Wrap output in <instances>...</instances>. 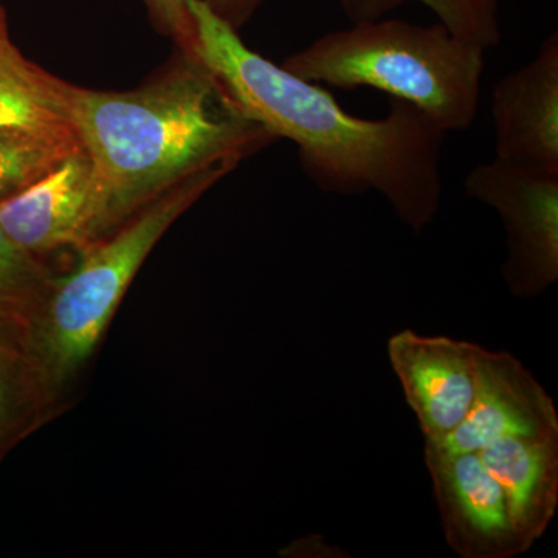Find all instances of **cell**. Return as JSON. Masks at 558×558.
Instances as JSON below:
<instances>
[{
    "mask_svg": "<svg viewBox=\"0 0 558 558\" xmlns=\"http://www.w3.org/2000/svg\"><path fill=\"white\" fill-rule=\"evenodd\" d=\"M208 9L240 32L266 0H204Z\"/></svg>",
    "mask_w": 558,
    "mask_h": 558,
    "instance_id": "cell-18",
    "label": "cell"
},
{
    "mask_svg": "<svg viewBox=\"0 0 558 558\" xmlns=\"http://www.w3.org/2000/svg\"><path fill=\"white\" fill-rule=\"evenodd\" d=\"M75 130L92 161L94 242L190 175L240 165L269 145V132L233 108L193 53L128 92L73 86Z\"/></svg>",
    "mask_w": 558,
    "mask_h": 558,
    "instance_id": "cell-2",
    "label": "cell"
},
{
    "mask_svg": "<svg viewBox=\"0 0 558 558\" xmlns=\"http://www.w3.org/2000/svg\"><path fill=\"white\" fill-rule=\"evenodd\" d=\"M484 51L440 22L381 17L322 36L286 58L282 68L315 84L385 92L449 134L469 130L478 113Z\"/></svg>",
    "mask_w": 558,
    "mask_h": 558,
    "instance_id": "cell-3",
    "label": "cell"
},
{
    "mask_svg": "<svg viewBox=\"0 0 558 558\" xmlns=\"http://www.w3.org/2000/svg\"><path fill=\"white\" fill-rule=\"evenodd\" d=\"M497 478L526 553L548 531L558 506V438L505 436L476 451Z\"/></svg>",
    "mask_w": 558,
    "mask_h": 558,
    "instance_id": "cell-11",
    "label": "cell"
},
{
    "mask_svg": "<svg viewBox=\"0 0 558 558\" xmlns=\"http://www.w3.org/2000/svg\"><path fill=\"white\" fill-rule=\"evenodd\" d=\"M465 194L498 213L508 258L501 274L519 299L542 295L558 279V174L497 159L469 172Z\"/></svg>",
    "mask_w": 558,
    "mask_h": 558,
    "instance_id": "cell-5",
    "label": "cell"
},
{
    "mask_svg": "<svg viewBox=\"0 0 558 558\" xmlns=\"http://www.w3.org/2000/svg\"><path fill=\"white\" fill-rule=\"evenodd\" d=\"M94 179L86 149L0 202V229L22 248L44 255L51 250H81L94 244Z\"/></svg>",
    "mask_w": 558,
    "mask_h": 558,
    "instance_id": "cell-10",
    "label": "cell"
},
{
    "mask_svg": "<svg viewBox=\"0 0 558 558\" xmlns=\"http://www.w3.org/2000/svg\"><path fill=\"white\" fill-rule=\"evenodd\" d=\"M40 256L22 248L0 229V322L24 326L53 286Z\"/></svg>",
    "mask_w": 558,
    "mask_h": 558,
    "instance_id": "cell-16",
    "label": "cell"
},
{
    "mask_svg": "<svg viewBox=\"0 0 558 558\" xmlns=\"http://www.w3.org/2000/svg\"><path fill=\"white\" fill-rule=\"evenodd\" d=\"M444 535L462 558H510L526 553L510 519L505 490L476 451L425 447Z\"/></svg>",
    "mask_w": 558,
    "mask_h": 558,
    "instance_id": "cell-6",
    "label": "cell"
},
{
    "mask_svg": "<svg viewBox=\"0 0 558 558\" xmlns=\"http://www.w3.org/2000/svg\"><path fill=\"white\" fill-rule=\"evenodd\" d=\"M150 21L165 35L178 44L179 49L191 53L194 44V24L190 0H143Z\"/></svg>",
    "mask_w": 558,
    "mask_h": 558,
    "instance_id": "cell-17",
    "label": "cell"
},
{
    "mask_svg": "<svg viewBox=\"0 0 558 558\" xmlns=\"http://www.w3.org/2000/svg\"><path fill=\"white\" fill-rule=\"evenodd\" d=\"M282 553H289L290 557H341L340 549L332 548V546L328 545L322 537H307L303 539H299V542L290 545L288 549L282 550Z\"/></svg>",
    "mask_w": 558,
    "mask_h": 558,
    "instance_id": "cell-19",
    "label": "cell"
},
{
    "mask_svg": "<svg viewBox=\"0 0 558 558\" xmlns=\"http://www.w3.org/2000/svg\"><path fill=\"white\" fill-rule=\"evenodd\" d=\"M83 148L78 134L0 132V202L27 189Z\"/></svg>",
    "mask_w": 558,
    "mask_h": 558,
    "instance_id": "cell-15",
    "label": "cell"
},
{
    "mask_svg": "<svg viewBox=\"0 0 558 558\" xmlns=\"http://www.w3.org/2000/svg\"><path fill=\"white\" fill-rule=\"evenodd\" d=\"M190 13L191 53L242 117L299 146L301 167L319 190L376 191L416 233L432 223L442 199V128L396 98L384 119H359L317 84L248 49L204 0H190Z\"/></svg>",
    "mask_w": 558,
    "mask_h": 558,
    "instance_id": "cell-1",
    "label": "cell"
},
{
    "mask_svg": "<svg viewBox=\"0 0 558 558\" xmlns=\"http://www.w3.org/2000/svg\"><path fill=\"white\" fill-rule=\"evenodd\" d=\"M497 159L558 174V33L492 95Z\"/></svg>",
    "mask_w": 558,
    "mask_h": 558,
    "instance_id": "cell-9",
    "label": "cell"
},
{
    "mask_svg": "<svg viewBox=\"0 0 558 558\" xmlns=\"http://www.w3.org/2000/svg\"><path fill=\"white\" fill-rule=\"evenodd\" d=\"M73 84L24 57L14 44L0 54V132L78 134Z\"/></svg>",
    "mask_w": 558,
    "mask_h": 558,
    "instance_id": "cell-12",
    "label": "cell"
},
{
    "mask_svg": "<svg viewBox=\"0 0 558 558\" xmlns=\"http://www.w3.org/2000/svg\"><path fill=\"white\" fill-rule=\"evenodd\" d=\"M478 344L407 329L388 341V357L416 414L425 442H439L464 421L478 387Z\"/></svg>",
    "mask_w": 558,
    "mask_h": 558,
    "instance_id": "cell-7",
    "label": "cell"
},
{
    "mask_svg": "<svg viewBox=\"0 0 558 558\" xmlns=\"http://www.w3.org/2000/svg\"><path fill=\"white\" fill-rule=\"evenodd\" d=\"M49 407L21 326L0 322V458L39 424Z\"/></svg>",
    "mask_w": 558,
    "mask_h": 558,
    "instance_id": "cell-13",
    "label": "cell"
},
{
    "mask_svg": "<svg viewBox=\"0 0 558 558\" xmlns=\"http://www.w3.org/2000/svg\"><path fill=\"white\" fill-rule=\"evenodd\" d=\"M9 35V22H7V11L0 5V54L3 53L11 46Z\"/></svg>",
    "mask_w": 558,
    "mask_h": 558,
    "instance_id": "cell-20",
    "label": "cell"
},
{
    "mask_svg": "<svg viewBox=\"0 0 558 558\" xmlns=\"http://www.w3.org/2000/svg\"><path fill=\"white\" fill-rule=\"evenodd\" d=\"M407 0H340L352 24L381 20ZM438 16L440 24L459 38L480 44L484 49L501 43L498 0H417Z\"/></svg>",
    "mask_w": 558,
    "mask_h": 558,
    "instance_id": "cell-14",
    "label": "cell"
},
{
    "mask_svg": "<svg viewBox=\"0 0 558 558\" xmlns=\"http://www.w3.org/2000/svg\"><path fill=\"white\" fill-rule=\"evenodd\" d=\"M234 168L218 165L182 180L109 236L81 250L72 274L54 278L46 299L21 328L50 405L100 344L150 250L205 191Z\"/></svg>",
    "mask_w": 558,
    "mask_h": 558,
    "instance_id": "cell-4",
    "label": "cell"
},
{
    "mask_svg": "<svg viewBox=\"0 0 558 558\" xmlns=\"http://www.w3.org/2000/svg\"><path fill=\"white\" fill-rule=\"evenodd\" d=\"M505 436L558 438L556 405L519 359L481 347L472 409L450 435L425 447L446 453L480 451Z\"/></svg>",
    "mask_w": 558,
    "mask_h": 558,
    "instance_id": "cell-8",
    "label": "cell"
}]
</instances>
